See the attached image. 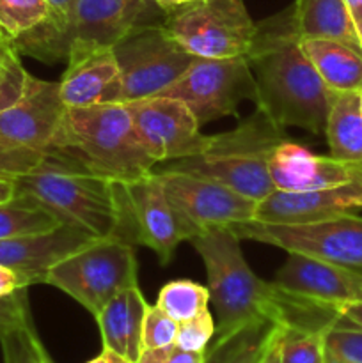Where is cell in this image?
I'll list each match as a JSON object with an SVG mask.
<instances>
[{
  "mask_svg": "<svg viewBox=\"0 0 362 363\" xmlns=\"http://www.w3.org/2000/svg\"><path fill=\"white\" fill-rule=\"evenodd\" d=\"M256 80V106L280 128L325 133L336 92L330 91L302 48L290 14L258 25L247 55Z\"/></svg>",
  "mask_w": 362,
  "mask_h": 363,
  "instance_id": "obj_1",
  "label": "cell"
},
{
  "mask_svg": "<svg viewBox=\"0 0 362 363\" xmlns=\"http://www.w3.org/2000/svg\"><path fill=\"white\" fill-rule=\"evenodd\" d=\"M14 184L16 194L34 199L64 225L94 240L117 238L119 206L114 181L96 176L71 156L48 149Z\"/></svg>",
  "mask_w": 362,
  "mask_h": 363,
  "instance_id": "obj_2",
  "label": "cell"
},
{
  "mask_svg": "<svg viewBox=\"0 0 362 363\" xmlns=\"http://www.w3.org/2000/svg\"><path fill=\"white\" fill-rule=\"evenodd\" d=\"M208 275L209 301L216 312V339L248 323L275 319L284 325V298L272 282L259 279L243 257L231 227H212L190 240Z\"/></svg>",
  "mask_w": 362,
  "mask_h": 363,
  "instance_id": "obj_3",
  "label": "cell"
},
{
  "mask_svg": "<svg viewBox=\"0 0 362 363\" xmlns=\"http://www.w3.org/2000/svg\"><path fill=\"white\" fill-rule=\"evenodd\" d=\"M48 149L71 156L109 181L138 179L156 165L142 147L124 103L66 108Z\"/></svg>",
  "mask_w": 362,
  "mask_h": 363,
  "instance_id": "obj_4",
  "label": "cell"
},
{
  "mask_svg": "<svg viewBox=\"0 0 362 363\" xmlns=\"http://www.w3.org/2000/svg\"><path fill=\"white\" fill-rule=\"evenodd\" d=\"M284 140L287 137L283 128L258 108L231 131L213 135L201 155L167 162L165 169L208 177L251 201L261 202L275 190L268 162L273 149Z\"/></svg>",
  "mask_w": 362,
  "mask_h": 363,
  "instance_id": "obj_5",
  "label": "cell"
},
{
  "mask_svg": "<svg viewBox=\"0 0 362 363\" xmlns=\"http://www.w3.org/2000/svg\"><path fill=\"white\" fill-rule=\"evenodd\" d=\"M133 245L121 238L92 240L57 262L45 284L57 287L92 315L128 287L138 286Z\"/></svg>",
  "mask_w": 362,
  "mask_h": 363,
  "instance_id": "obj_6",
  "label": "cell"
},
{
  "mask_svg": "<svg viewBox=\"0 0 362 363\" xmlns=\"http://www.w3.org/2000/svg\"><path fill=\"white\" fill-rule=\"evenodd\" d=\"M112 52L119 77L106 103L153 98L174 84L199 59L188 53L163 25H137Z\"/></svg>",
  "mask_w": 362,
  "mask_h": 363,
  "instance_id": "obj_7",
  "label": "cell"
},
{
  "mask_svg": "<svg viewBox=\"0 0 362 363\" xmlns=\"http://www.w3.org/2000/svg\"><path fill=\"white\" fill-rule=\"evenodd\" d=\"M163 27L199 59L247 57L258 34L243 0H199L167 13Z\"/></svg>",
  "mask_w": 362,
  "mask_h": 363,
  "instance_id": "obj_8",
  "label": "cell"
},
{
  "mask_svg": "<svg viewBox=\"0 0 362 363\" xmlns=\"http://www.w3.org/2000/svg\"><path fill=\"white\" fill-rule=\"evenodd\" d=\"M114 188L119 206L117 238L151 248L162 264H169L177 245L190 241L194 233L169 201L155 169L138 179L114 181Z\"/></svg>",
  "mask_w": 362,
  "mask_h": 363,
  "instance_id": "obj_9",
  "label": "cell"
},
{
  "mask_svg": "<svg viewBox=\"0 0 362 363\" xmlns=\"http://www.w3.org/2000/svg\"><path fill=\"white\" fill-rule=\"evenodd\" d=\"M183 101L199 124L236 113L247 99L256 101V80L247 57L197 59L160 94Z\"/></svg>",
  "mask_w": 362,
  "mask_h": 363,
  "instance_id": "obj_10",
  "label": "cell"
},
{
  "mask_svg": "<svg viewBox=\"0 0 362 363\" xmlns=\"http://www.w3.org/2000/svg\"><path fill=\"white\" fill-rule=\"evenodd\" d=\"M240 240L272 245L337 266L362 269V218L351 213L304 225L248 222L233 227Z\"/></svg>",
  "mask_w": 362,
  "mask_h": 363,
  "instance_id": "obj_11",
  "label": "cell"
},
{
  "mask_svg": "<svg viewBox=\"0 0 362 363\" xmlns=\"http://www.w3.org/2000/svg\"><path fill=\"white\" fill-rule=\"evenodd\" d=\"M155 174L194 236L212 227L233 229L254 222L258 202L216 181L165 167L155 169Z\"/></svg>",
  "mask_w": 362,
  "mask_h": 363,
  "instance_id": "obj_12",
  "label": "cell"
},
{
  "mask_svg": "<svg viewBox=\"0 0 362 363\" xmlns=\"http://www.w3.org/2000/svg\"><path fill=\"white\" fill-rule=\"evenodd\" d=\"M135 133L155 163L201 155L212 137L201 133L197 117L183 101L167 96L124 103Z\"/></svg>",
  "mask_w": 362,
  "mask_h": 363,
  "instance_id": "obj_13",
  "label": "cell"
},
{
  "mask_svg": "<svg viewBox=\"0 0 362 363\" xmlns=\"http://www.w3.org/2000/svg\"><path fill=\"white\" fill-rule=\"evenodd\" d=\"M272 286L286 296L323 305L362 301V269L287 252Z\"/></svg>",
  "mask_w": 362,
  "mask_h": 363,
  "instance_id": "obj_14",
  "label": "cell"
},
{
  "mask_svg": "<svg viewBox=\"0 0 362 363\" xmlns=\"http://www.w3.org/2000/svg\"><path fill=\"white\" fill-rule=\"evenodd\" d=\"M155 0H78L71 27L67 62L112 50L133 30Z\"/></svg>",
  "mask_w": 362,
  "mask_h": 363,
  "instance_id": "obj_15",
  "label": "cell"
},
{
  "mask_svg": "<svg viewBox=\"0 0 362 363\" xmlns=\"http://www.w3.org/2000/svg\"><path fill=\"white\" fill-rule=\"evenodd\" d=\"M67 106L59 82L28 78L23 96L0 113V137L32 151L45 152L59 130Z\"/></svg>",
  "mask_w": 362,
  "mask_h": 363,
  "instance_id": "obj_16",
  "label": "cell"
},
{
  "mask_svg": "<svg viewBox=\"0 0 362 363\" xmlns=\"http://www.w3.org/2000/svg\"><path fill=\"white\" fill-rule=\"evenodd\" d=\"M362 208V177L336 188L314 191H280L256 206L254 222L268 225H304Z\"/></svg>",
  "mask_w": 362,
  "mask_h": 363,
  "instance_id": "obj_17",
  "label": "cell"
},
{
  "mask_svg": "<svg viewBox=\"0 0 362 363\" xmlns=\"http://www.w3.org/2000/svg\"><path fill=\"white\" fill-rule=\"evenodd\" d=\"M268 169L273 186L280 191L327 190L362 177V163L316 155L291 140L273 149Z\"/></svg>",
  "mask_w": 362,
  "mask_h": 363,
  "instance_id": "obj_18",
  "label": "cell"
},
{
  "mask_svg": "<svg viewBox=\"0 0 362 363\" xmlns=\"http://www.w3.org/2000/svg\"><path fill=\"white\" fill-rule=\"evenodd\" d=\"M92 240L94 238L64 223L46 233L4 238L0 240V266L16 269L31 286L45 284L52 266Z\"/></svg>",
  "mask_w": 362,
  "mask_h": 363,
  "instance_id": "obj_19",
  "label": "cell"
},
{
  "mask_svg": "<svg viewBox=\"0 0 362 363\" xmlns=\"http://www.w3.org/2000/svg\"><path fill=\"white\" fill-rule=\"evenodd\" d=\"M148 307L138 286L114 296L94 318L102 332L103 350L137 363L144 351L142 326Z\"/></svg>",
  "mask_w": 362,
  "mask_h": 363,
  "instance_id": "obj_20",
  "label": "cell"
},
{
  "mask_svg": "<svg viewBox=\"0 0 362 363\" xmlns=\"http://www.w3.org/2000/svg\"><path fill=\"white\" fill-rule=\"evenodd\" d=\"M117 77L119 67L112 50L94 52L67 62L66 71L59 80L60 98L67 108H84L106 103Z\"/></svg>",
  "mask_w": 362,
  "mask_h": 363,
  "instance_id": "obj_21",
  "label": "cell"
},
{
  "mask_svg": "<svg viewBox=\"0 0 362 363\" xmlns=\"http://www.w3.org/2000/svg\"><path fill=\"white\" fill-rule=\"evenodd\" d=\"M300 39H332L361 50V39L344 0H297L291 11Z\"/></svg>",
  "mask_w": 362,
  "mask_h": 363,
  "instance_id": "obj_22",
  "label": "cell"
},
{
  "mask_svg": "<svg viewBox=\"0 0 362 363\" xmlns=\"http://www.w3.org/2000/svg\"><path fill=\"white\" fill-rule=\"evenodd\" d=\"M305 55L332 92L362 91V52L332 39H300Z\"/></svg>",
  "mask_w": 362,
  "mask_h": 363,
  "instance_id": "obj_23",
  "label": "cell"
},
{
  "mask_svg": "<svg viewBox=\"0 0 362 363\" xmlns=\"http://www.w3.org/2000/svg\"><path fill=\"white\" fill-rule=\"evenodd\" d=\"M283 328V323L275 319L248 323L238 332L216 339L206 350L204 363H261Z\"/></svg>",
  "mask_w": 362,
  "mask_h": 363,
  "instance_id": "obj_24",
  "label": "cell"
},
{
  "mask_svg": "<svg viewBox=\"0 0 362 363\" xmlns=\"http://www.w3.org/2000/svg\"><path fill=\"white\" fill-rule=\"evenodd\" d=\"M325 137L332 158L362 163V113L358 92H336L327 119Z\"/></svg>",
  "mask_w": 362,
  "mask_h": 363,
  "instance_id": "obj_25",
  "label": "cell"
},
{
  "mask_svg": "<svg viewBox=\"0 0 362 363\" xmlns=\"http://www.w3.org/2000/svg\"><path fill=\"white\" fill-rule=\"evenodd\" d=\"M59 225L60 222L52 213L27 195L16 194L11 202L0 204V240L46 233Z\"/></svg>",
  "mask_w": 362,
  "mask_h": 363,
  "instance_id": "obj_26",
  "label": "cell"
},
{
  "mask_svg": "<svg viewBox=\"0 0 362 363\" xmlns=\"http://www.w3.org/2000/svg\"><path fill=\"white\" fill-rule=\"evenodd\" d=\"M208 287L192 280H172L162 287L156 307L162 308L174 321L183 323L208 311Z\"/></svg>",
  "mask_w": 362,
  "mask_h": 363,
  "instance_id": "obj_27",
  "label": "cell"
},
{
  "mask_svg": "<svg viewBox=\"0 0 362 363\" xmlns=\"http://www.w3.org/2000/svg\"><path fill=\"white\" fill-rule=\"evenodd\" d=\"M325 330L284 325L280 335V362L325 363Z\"/></svg>",
  "mask_w": 362,
  "mask_h": 363,
  "instance_id": "obj_28",
  "label": "cell"
},
{
  "mask_svg": "<svg viewBox=\"0 0 362 363\" xmlns=\"http://www.w3.org/2000/svg\"><path fill=\"white\" fill-rule=\"evenodd\" d=\"M46 16V0H0V35L6 41H13Z\"/></svg>",
  "mask_w": 362,
  "mask_h": 363,
  "instance_id": "obj_29",
  "label": "cell"
},
{
  "mask_svg": "<svg viewBox=\"0 0 362 363\" xmlns=\"http://www.w3.org/2000/svg\"><path fill=\"white\" fill-rule=\"evenodd\" d=\"M325 363H362V328L339 318L325 330Z\"/></svg>",
  "mask_w": 362,
  "mask_h": 363,
  "instance_id": "obj_30",
  "label": "cell"
},
{
  "mask_svg": "<svg viewBox=\"0 0 362 363\" xmlns=\"http://www.w3.org/2000/svg\"><path fill=\"white\" fill-rule=\"evenodd\" d=\"M38 333L34 325L20 326L0 333V350L4 363H39Z\"/></svg>",
  "mask_w": 362,
  "mask_h": 363,
  "instance_id": "obj_31",
  "label": "cell"
},
{
  "mask_svg": "<svg viewBox=\"0 0 362 363\" xmlns=\"http://www.w3.org/2000/svg\"><path fill=\"white\" fill-rule=\"evenodd\" d=\"M28 78L31 73L23 67L20 55L11 50L0 62V113L11 108L23 96Z\"/></svg>",
  "mask_w": 362,
  "mask_h": 363,
  "instance_id": "obj_32",
  "label": "cell"
},
{
  "mask_svg": "<svg viewBox=\"0 0 362 363\" xmlns=\"http://www.w3.org/2000/svg\"><path fill=\"white\" fill-rule=\"evenodd\" d=\"M216 326L209 311L201 312L195 318L177 325V333L174 344L185 351H195V353H206L209 342L215 337Z\"/></svg>",
  "mask_w": 362,
  "mask_h": 363,
  "instance_id": "obj_33",
  "label": "cell"
},
{
  "mask_svg": "<svg viewBox=\"0 0 362 363\" xmlns=\"http://www.w3.org/2000/svg\"><path fill=\"white\" fill-rule=\"evenodd\" d=\"M41 158L43 152L32 151L0 137V177L4 179L16 181L18 177L31 172Z\"/></svg>",
  "mask_w": 362,
  "mask_h": 363,
  "instance_id": "obj_34",
  "label": "cell"
},
{
  "mask_svg": "<svg viewBox=\"0 0 362 363\" xmlns=\"http://www.w3.org/2000/svg\"><path fill=\"white\" fill-rule=\"evenodd\" d=\"M177 325L169 314L160 307H148L144 318V326H142V346L144 350H155V347H163L174 344L177 333Z\"/></svg>",
  "mask_w": 362,
  "mask_h": 363,
  "instance_id": "obj_35",
  "label": "cell"
},
{
  "mask_svg": "<svg viewBox=\"0 0 362 363\" xmlns=\"http://www.w3.org/2000/svg\"><path fill=\"white\" fill-rule=\"evenodd\" d=\"M28 323H32V318L31 311H28L27 289H21L13 296L0 300V333L20 328Z\"/></svg>",
  "mask_w": 362,
  "mask_h": 363,
  "instance_id": "obj_36",
  "label": "cell"
},
{
  "mask_svg": "<svg viewBox=\"0 0 362 363\" xmlns=\"http://www.w3.org/2000/svg\"><path fill=\"white\" fill-rule=\"evenodd\" d=\"M206 353L185 351L176 344H169L155 350H144L137 363H204Z\"/></svg>",
  "mask_w": 362,
  "mask_h": 363,
  "instance_id": "obj_37",
  "label": "cell"
},
{
  "mask_svg": "<svg viewBox=\"0 0 362 363\" xmlns=\"http://www.w3.org/2000/svg\"><path fill=\"white\" fill-rule=\"evenodd\" d=\"M28 287H31V284L21 273H18L13 268H7V266H0V300L13 296L18 291L28 289Z\"/></svg>",
  "mask_w": 362,
  "mask_h": 363,
  "instance_id": "obj_38",
  "label": "cell"
},
{
  "mask_svg": "<svg viewBox=\"0 0 362 363\" xmlns=\"http://www.w3.org/2000/svg\"><path fill=\"white\" fill-rule=\"evenodd\" d=\"M339 318L346 319V321L353 323V325L362 328V301H348V303H337L332 305Z\"/></svg>",
  "mask_w": 362,
  "mask_h": 363,
  "instance_id": "obj_39",
  "label": "cell"
},
{
  "mask_svg": "<svg viewBox=\"0 0 362 363\" xmlns=\"http://www.w3.org/2000/svg\"><path fill=\"white\" fill-rule=\"evenodd\" d=\"M344 2H346L348 11H350V16L353 20L355 30H357L362 46V0H344Z\"/></svg>",
  "mask_w": 362,
  "mask_h": 363,
  "instance_id": "obj_40",
  "label": "cell"
},
{
  "mask_svg": "<svg viewBox=\"0 0 362 363\" xmlns=\"http://www.w3.org/2000/svg\"><path fill=\"white\" fill-rule=\"evenodd\" d=\"M14 197H16V184H14V181L0 177V204L11 202Z\"/></svg>",
  "mask_w": 362,
  "mask_h": 363,
  "instance_id": "obj_41",
  "label": "cell"
},
{
  "mask_svg": "<svg viewBox=\"0 0 362 363\" xmlns=\"http://www.w3.org/2000/svg\"><path fill=\"white\" fill-rule=\"evenodd\" d=\"M194 2H199V0H155L156 6H158L160 9L165 11V13H170V11L174 9H180V7L190 6V4Z\"/></svg>",
  "mask_w": 362,
  "mask_h": 363,
  "instance_id": "obj_42",
  "label": "cell"
},
{
  "mask_svg": "<svg viewBox=\"0 0 362 363\" xmlns=\"http://www.w3.org/2000/svg\"><path fill=\"white\" fill-rule=\"evenodd\" d=\"M280 335H283V332H280L279 337L273 340V344L270 346L268 353L265 354V358H263L261 363H283L280 362Z\"/></svg>",
  "mask_w": 362,
  "mask_h": 363,
  "instance_id": "obj_43",
  "label": "cell"
},
{
  "mask_svg": "<svg viewBox=\"0 0 362 363\" xmlns=\"http://www.w3.org/2000/svg\"><path fill=\"white\" fill-rule=\"evenodd\" d=\"M38 357H39V363H55L53 358L50 357V353L46 351V347L43 346L41 340H38Z\"/></svg>",
  "mask_w": 362,
  "mask_h": 363,
  "instance_id": "obj_44",
  "label": "cell"
},
{
  "mask_svg": "<svg viewBox=\"0 0 362 363\" xmlns=\"http://www.w3.org/2000/svg\"><path fill=\"white\" fill-rule=\"evenodd\" d=\"M87 363H114L112 353H110V351H106V350H103L102 353L98 354V357L91 358V360H89Z\"/></svg>",
  "mask_w": 362,
  "mask_h": 363,
  "instance_id": "obj_45",
  "label": "cell"
},
{
  "mask_svg": "<svg viewBox=\"0 0 362 363\" xmlns=\"http://www.w3.org/2000/svg\"><path fill=\"white\" fill-rule=\"evenodd\" d=\"M11 45H9V41H6V39L4 38H0V62H2L4 59H6L7 57V53L11 52Z\"/></svg>",
  "mask_w": 362,
  "mask_h": 363,
  "instance_id": "obj_46",
  "label": "cell"
},
{
  "mask_svg": "<svg viewBox=\"0 0 362 363\" xmlns=\"http://www.w3.org/2000/svg\"><path fill=\"white\" fill-rule=\"evenodd\" d=\"M112 360H114V363H135V362L128 360V358L119 357V354H114V353H112Z\"/></svg>",
  "mask_w": 362,
  "mask_h": 363,
  "instance_id": "obj_47",
  "label": "cell"
},
{
  "mask_svg": "<svg viewBox=\"0 0 362 363\" xmlns=\"http://www.w3.org/2000/svg\"><path fill=\"white\" fill-rule=\"evenodd\" d=\"M358 106H361V113H362V91H358Z\"/></svg>",
  "mask_w": 362,
  "mask_h": 363,
  "instance_id": "obj_48",
  "label": "cell"
},
{
  "mask_svg": "<svg viewBox=\"0 0 362 363\" xmlns=\"http://www.w3.org/2000/svg\"><path fill=\"white\" fill-rule=\"evenodd\" d=\"M0 38H2V35H0Z\"/></svg>",
  "mask_w": 362,
  "mask_h": 363,
  "instance_id": "obj_49",
  "label": "cell"
}]
</instances>
